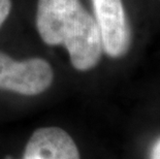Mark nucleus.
<instances>
[{
	"label": "nucleus",
	"mask_w": 160,
	"mask_h": 159,
	"mask_svg": "<svg viewBox=\"0 0 160 159\" xmlns=\"http://www.w3.org/2000/svg\"><path fill=\"white\" fill-rule=\"evenodd\" d=\"M36 28L49 46H64L71 65L87 72L99 63L103 48L94 16L80 0H38Z\"/></svg>",
	"instance_id": "obj_1"
},
{
	"label": "nucleus",
	"mask_w": 160,
	"mask_h": 159,
	"mask_svg": "<svg viewBox=\"0 0 160 159\" xmlns=\"http://www.w3.org/2000/svg\"><path fill=\"white\" fill-rule=\"evenodd\" d=\"M54 80L51 64L42 58L17 61L0 52V90L34 96L45 92Z\"/></svg>",
	"instance_id": "obj_2"
},
{
	"label": "nucleus",
	"mask_w": 160,
	"mask_h": 159,
	"mask_svg": "<svg viewBox=\"0 0 160 159\" xmlns=\"http://www.w3.org/2000/svg\"><path fill=\"white\" fill-rule=\"evenodd\" d=\"M92 5L104 53L111 58L125 56L131 47L132 33L122 0H92Z\"/></svg>",
	"instance_id": "obj_3"
},
{
	"label": "nucleus",
	"mask_w": 160,
	"mask_h": 159,
	"mask_svg": "<svg viewBox=\"0 0 160 159\" xmlns=\"http://www.w3.org/2000/svg\"><path fill=\"white\" fill-rule=\"evenodd\" d=\"M24 159H80V153L65 130L59 127H42L30 137Z\"/></svg>",
	"instance_id": "obj_4"
},
{
	"label": "nucleus",
	"mask_w": 160,
	"mask_h": 159,
	"mask_svg": "<svg viewBox=\"0 0 160 159\" xmlns=\"http://www.w3.org/2000/svg\"><path fill=\"white\" fill-rule=\"evenodd\" d=\"M12 11V0H0V28Z\"/></svg>",
	"instance_id": "obj_5"
},
{
	"label": "nucleus",
	"mask_w": 160,
	"mask_h": 159,
	"mask_svg": "<svg viewBox=\"0 0 160 159\" xmlns=\"http://www.w3.org/2000/svg\"><path fill=\"white\" fill-rule=\"evenodd\" d=\"M150 159H160V137L155 142L150 152Z\"/></svg>",
	"instance_id": "obj_6"
}]
</instances>
